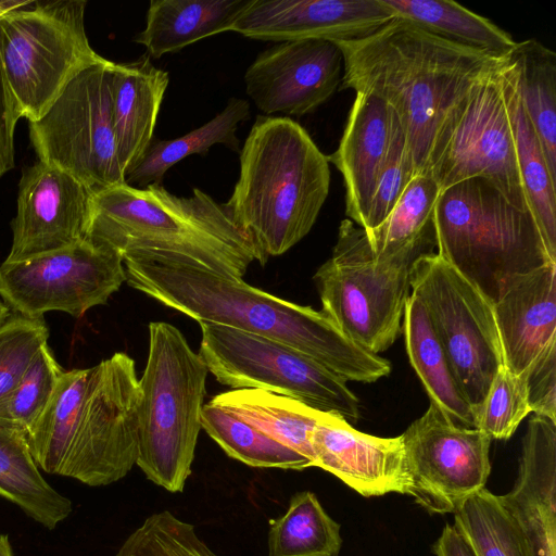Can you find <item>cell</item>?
<instances>
[{
  "label": "cell",
  "mask_w": 556,
  "mask_h": 556,
  "mask_svg": "<svg viewBox=\"0 0 556 556\" xmlns=\"http://www.w3.org/2000/svg\"><path fill=\"white\" fill-rule=\"evenodd\" d=\"M123 261L130 287L199 324H218L279 341L346 382L370 383L391 371L387 359L350 340L323 311L174 256L131 253Z\"/></svg>",
  "instance_id": "obj_1"
},
{
  "label": "cell",
  "mask_w": 556,
  "mask_h": 556,
  "mask_svg": "<svg viewBox=\"0 0 556 556\" xmlns=\"http://www.w3.org/2000/svg\"><path fill=\"white\" fill-rule=\"evenodd\" d=\"M334 43L343 55L342 89L374 96L394 112L414 176L428 175L446 119L473 84L504 58L448 41L399 17L366 38Z\"/></svg>",
  "instance_id": "obj_2"
},
{
  "label": "cell",
  "mask_w": 556,
  "mask_h": 556,
  "mask_svg": "<svg viewBox=\"0 0 556 556\" xmlns=\"http://www.w3.org/2000/svg\"><path fill=\"white\" fill-rule=\"evenodd\" d=\"M86 238L131 253L174 256L225 276L242 278L260 256L225 203L195 188L177 197L161 184H127L93 192Z\"/></svg>",
  "instance_id": "obj_3"
},
{
  "label": "cell",
  "mask_w": 556,
  "mask_h": 556,
  "mask_svg": "<svg viewBox=\"0 0 556 556\" xmlns=\"http://www.w3.org/2000/svg\"><path fill=\"white\" fill-rule=\"evenodd\" d=\"M239 153V179L225 204L263 265L311 231L329 193V162L287 116H257Z\"/></svg>",
  "instance_id": "obj_4"
},
{
  "label": "cell",
  "mask_w": 556,
  "mask_h": 556,
  "mask_svg": "<svg viewBox=\"0 0 556 556\" xmlns=\"http://www.w3.org/2000/svg\"><path fill=\"white\" fill-rule=\"evenodd\" d=\"M437 254L492 304L511 280L553 262L529 210L473 177L441 190L434 205Z\"/></svg>",
  "instance_id": "obj_5"
},
{
  "label": "cell",
  "mask_w": 556,
  "mask_h": 556,
  "mask_svg": "<svg viewBox=\"0 0 556 556\" xmlns=\"http://www.w3.org/2000/svg\"><path fill=\"white\" fill-rule=\"evenodd\" d=\"M147 364L139 379L136 465L169 492H182L191 473L208 369L175 326L149 324Z\"/></svg>",
  "instance_id": "obj_6"
},
{
  "label": "cell",
  "mask_w": 556,
  "mask_h": 556,
  "mask_svg": "<svg viewBox=\"0 0 556 556\" xmlns=\"http://www.w3.org/2000/svg\"><path fill=\"white\" fill-rule=\"evenodd\" d=\"M429 250L413 247L376 258L365 230L343 219L331 257L314 276L321 311L364 350L386 351L402 329L412 264Z\"/></svg>",
  "instance_id": "obj_7"
},
{
  "label": "cell",
  "mask_w": 556,
  "mask_h": 556,
  "mask_svg": "<svg viewBox=\"0 0 556 556\" xmlns=\"http://www.w3.org/2000/svg\"><path fill=\"white\" fill-rule=\"evenodd\" d=\"M85 0L33 1L0 17V56L21 118L39 119L81 71L106 59L90 46Z\"/></svg>",
  "instance_id": "obj_8"
},
{
  "label": "cell",
  "mask_w": 556,
  "mask_h": 556,
  "mask_svg": "<svg viewBox=\"0 0 556 556\" xmlns=\"http://www.w3.org/2000/svg\"><path fill=\"white\" fill-rule=\"evenodd\" d=\"M199 354L216 380L233 389H260L300 401L348 422L359 418V401L346 381L308 355L240 329L200 323Z\"/></svg>",
  "instance_id": "obj_9"
},
{
  "label": "cell",
  "mask_w": 556,
  "mask_h": 556,
  "mask_svg": "<svg viewBox=\"0 0 556 556\" xmlns=\"http://www.w3.org/2000/svg\"><path fill=\"white\" fill-rule=\"evenodd\" d=\"M114 65L105 60L81 71L39 119L28 123L38 160L92 193L126 184L113 127Z\"/></svg>",
  "instance_id": "obj_10"
},
{
  "label": "cell",
  "mask_w": 556,
  "mask_h": 556,
  "mask_svg": "<svg viewBox=\"0 0 556 556\" xmlns=\"http://www.w3.org/2000/svg\"><path fill=\"white\" fill-rule=\"evenodd\" d=\"M410 293L424 305L472 413L504 366L493 304L437 253L420 254Z\"/></svg>",
  "instance_id": "obj_11"
},
{
  "label": "cell",
  "mask_w": 556,
  "mask_h": 556,
  "mask_svg": "<svg viewBox=\"0 0 556 556\" xmlns=\"http://www.w3.org/2000/svg\"><path fill=\"white\" fill-rule=\"evenodd\" d=\"M498 65L473 84L435 140L428 175L440 191L480 177L520 210H529L519 174Z\"/></svg>",
  "instance_id": "obj_12"
},
{
  "label": "cell",
  "mask_w": 556,
  "mask_h": 556,
  "mask_svg": "<svg viewBox=\"0 0 556 556\" xmlns=\"http://www.w3.org/2000/svg\"><path fill=\"white\" fill-rule=\"evenodd\" d=\"M140 389L134 359L124 352L89 367L83 404L60 476L90 486L116 482L139 452Z\"/></svg>",
  "instance_id": "obj_13"
},
{
  "label": "cell",
  "mask_w": 556,
  "mask_h": 556,
  "mask_svg": "<svg viewBox=\"0 0 556 556\" xmlns=\"http://www.w3.org/2000/svg\"><path fill=\"white\" fill-rule=\"evenodd\" d=\"M294 399L260 389H233L204 404L202 429L230 456L258 468L314 467L309 435L325 416Z\"/></svg>",
  "instance_id": "obj_14"
},
{
  "label": "cell",
  "mask_w": 556,
  "mask_h": 556,
  "mask_svg": "<svg viewBox=\"0 0 556 556\" xmlns=\"http://www.w3.org/2000/svg\"><path fill=\"white\" fill-rule=\"evenodd\" d=\"M127 280L123 256L88 238L61 250L0 265V299L10 312L41 318L60 311L80 318L106 304Z\"/></svg>",
  "instance_id": "obj_15"
},
{
  "label": "cell",
  "mask_w": 556,
  "mask_h": 556,
  "mask_svg": "<svg viewBox=\"0 0 556 556\" xmlns=\"http://www.w3.org/2000/svg\"><path fill=\"white\" fill-rule=\"evenodd\" d=\"M410 478L407 495L433 514L455 513L485 488L491 472V439L455 422L430 402L402 434Z\"/></svg>",
  "instance_id": "obj_16"
},
{
  "label": "cell",
  "mask_w": 556,
  "mask_h": 556,
  "mask_svg": "<svg viewBox=\"0 0 556 556\" xmlns=\"http://www.w3.org/2000/svg\"><path fill=\"white\" fill-rule=\"evenodd\" d=\"M343 55L331 41H281L262 51L244 75L245 91L267 114L303 116L325 103L338 89Z\"/></svg>",
  "instance_id": "obj_17"
},
{
  "label": "cell",
  "mask_w": 556,
  "mask_h": 556,
  "mask_svg": "<svg viewBox=\"0 0 556 556\" xmlns=\"http://www.w3.org/2000/svg\"><path fill=\"white\" fill-rule=\"evenodd\" d=\"M91 195L83 182L56 166L38 160L25 168L4 262L24 261L85 239Z\"/></svg>",
  "instance_id": "obj_18"
},
{
  "label": "cell",
  "mask_w": 556,
  "mask_h": 556,
  "mask_svg": "<svg viewBox=\"0 0 556 556\" xmlns=\"http://www.w3.org/2000/svg\"><path fill=\"white\" fill-rule=\"evenodd\" d=\"M393 18L382 0H253L231 31L275 42H334L366 38Z\"/></svg>",
  "instance_id": "obj_19"
},
{
  "label": "cell",
  "mask_w": 556,
  "mask_h": 556,
  "mask_svg": "<svg viewBox=\"0 0 556 556\" xmlns=\"http://www.w3.org/2000/svg\"><path fill=\"white\" fill-rule=\"evenodd\" d=\"M314 467L343 481L362 496L407 494L410 478L402 434L379 438L353 428L340 415L326 413L309 435Z\"/></svg>",
  "instance_id": "obj_20"
},
{
  "label": "cell",
  "mask_w": 556,
  "mask_h": 556,
  "mask_svg": "<svg viewBox=\"0 0 556 556\" xmlns=\"http://www.w3.org/2000/svg\"><path fill=\"white\" fill-rule=\"evenodd\" d=\"M498 498L532 556H556V422L534 415L522 439L513 489Z\"/></svg>",
  "instance_id": "obj_21"
},
{
  "label": "cell",
  "mask_w": 556,
  "mask_h": 556,
  "mask_svg": "<svg viewBox=\"0 0 556 556\" xmlns=\"http://www.w3.org/2000/svg\"><path fill=\"white\" fill-rule=\"evenodd\" d=\"M493 312L504 366L520 375L556 339V263L515 277Z\"/></svg>",
  "instance_id": "obj_22"
},
{
  "label": "cell",
  "mask_w": 556,
  "mask_h": 556,
  "mask_svg": "<svg viewBox=\"0 0 556 556\" xmlns=\"http://www.w3.org/2000/svg\"><path fill=\"white\" fill-rule=\"evenodd\" d=\"M392 132V111L380 99L356 92L337 150L327 155L341 173L345 188V214L361 228L379 175L386 163Z\"/></svg>",
  "instance_id": "obj_23"
},
{
  "label": "cell",
  "mask_w": 556,
  "mask_h": 556,
  "mask_svg": "<svg viewBox=\"0 0 556 556\" xmlns=\"http://www.w3.org/2000/svg\"><path fill=\"white\" fill-rule=\"evenodd\" d=\"M168 73L155 67L148 53L113 71V127L124 176L139 162L150 142Z\"/></svg>",
  "instance_id": "obj_24"
},
{
  "label": "cell",
  "mask_w": 556,
  "mask_h": 556,
  "mask_svg": "<svg viewBox=\"0 0 556 556\" xmlns=\"http://www.w3.org/2000/svg\"><path fill=\"white\" fill-rule=\"evenodd\" d=\"M253 0H152L146 27L134 41L150 58L178 52L203 38L232 29Z\"/></svg>",
  "instance_id": "obj_25"
},
{
  "label": "cell",
  "mask_w": 556,
  "mask_h": 556,
  "mask_svg": "<svg viewBox=\"0 0 556 556\" xmlns=\"http://www.w3.org/2000/svg\"><path fill=\"white\" fill-rule=\"evenodd\" d=\"M500 79L527 205L551 260L556 262V180L549 173L538 135L522 106L506 55L501 64Z\"/></svg>",
  "instance_id": "obj_26"
},
{
  "label": "cell",
  "mask_w": 556,
  "mask_h": 556,
  "mask_svg": "<svg viewBox=\"0 0 556 556\" xmlns=\"http://www.w3.org/2000/svg\"><path fill=\"white\" fill-rule=\"evenodd\" d=\"M0 496L52 530L72 513L71 501L42 477L20 428L0 420Z\"/></svg>",
  "instance_id": "obj_27"
},
{
  "label": "cell",
  "mask_w": 556,
  "mask_h": 556,
  "mask_svg": "<svg viewBox=\"0 0 556 556\" xmlns=\"http://www.w3.org/2000/svg\"><path fill=\"white\" fill-rule=\"evenodd\" d=\"M403 332L410 365L430 402L458 425L475 428L471 406L454 376L448 357L422 303L410 293L403 315Z\"/></svg>",
  "instance_id": "obj_28"
},
{
  "label": "cell",
  "mask_w": 556,
  "mask_h": 556,
  "mask_svg": "<svg viewBox=\"0 0 556 556\" xmlns=\"http://www.w3.org/2000/svg\"><path fill=\"white\" fill-rule=\"evenodd\" d=\"M522 106L556 180V53L535 39L516 42L506 54Z\"/></svg>",
  "instance_id": "obj_29"
},
{
  "label": "cell",
  "mask_w": 556,
  "mask_h": 556,
  "mask_svg": "<svg viewBox=\"0 0 556 556\" xmlns=\"http://www.w3.org/2000/svg\"><path fill=\"white\" fill-rule=\"evenodd\" d=\"M395 17L448 41L503 58L516 41L486 17L450 0H382Z\"/></svg>",
  "instance_id": "obj_30"
},
{
  "label": "cell",
  "mask_w": 556,
  "mask_h": 556,
  "mask_svg": "<svg viewBox=\"0 0 556 556\" xmlns=\"http://www.w3.org/2000/svg\"><path fill=\"white\" fill-rule=\"evenodd\" d=\"M249 115V102L231 98L213 119L187 135L168 140L153 138L136 166L125 175V182L135 188L161 184L165 173L177 162L195 153L204 155L216 143L239 152L236 130Z\"/></svg>",
  "instance_id": "obj_31"
},
{
  "label": "cell",
  "mask_w": 556,
  "mask_h": 556,
  "mask_svg": "<svg viewBox=\"0 0 556 556\" xmlns=\"http://www.w3.org/2000/svg\"><path fill=\"white\" fill-rule=\"evenodd\" d=\"M340 525L315 493H294L286 513L269 520L268 556H339Z\"/></svg>",
  "instance_id": "obj_32"
},
{
  "label": "cell",
  "mask_w": 556,
  "mask_h": 556,
  "mask_svg": "<svg viewBox=\"0 0 556 556\" xmlns=\"http://www.w3.org/2000/svg\"><path fill=\"white\" fill-rule=\"evenodd\" d=\"M89 368L64 370L47 406L27 433L33 457L47 473L60 475L83 404Z\"/></svg>",
  "instance_id": "obj_33"
},
{
  "label": "cell",
  "mask_w": 556,
  "mask_h": 556,
  "mask_svg": "<svg viewBox=\"0 0 556 556\" xmlns=\"http://www.w3.org/2000/svg\"><path fill=\"white\" fill-rule=\"evenodd\" d=\"M439 193L430 176H414L384 222L365 231L374 256L382 258L413 247L435 245L433 212Z\"/></svg>",
  "instance_id": "obj_34"
},
{
  "label": "cell",
  "mask_w": 556,
  "mask_h": 556,
  "mask_svg": "<svg viewBox=\"0 0 556 556\" xmlns=\"http://www.w3.org/2000/svg\"><path fill=\"white\" fill-rule=\"evenodd\" d=\"M457 531L477 556H532L519 527L486 488L469 496L454 513Z\"/></svg>",
  "instance_id": "obj_35"
},
{
  "label": "cell",
  "mask_w": 556,
  "mask_h": 556,
  "mask_svg": "<svg viewBox=\"0 0 556 556\" xmlns=\"http://www.w3.org/2000/svg\"><path fill=\"white\" fill-rule=\"evenodd\" d=\"M115 556H218L195 527L168 510L150 515L121 545Z\"/></svg>",
  "instance_id": "obj_36"
},
{
  "label": "cell",
  "mask_w": 556,
  "mask_h": 556,
  "mask_svg": "<svg viewBox=\"0 0 556 556\" xmlns=\"http://www.w3.org/2000/svg\"><path fill=\"white\" fill-rule=\"evenodd\" d=\"M64 370L45 344L0 409V420L27 433L50 401Z\"/></svg>",
  "instance_id": "obj_37"
},
{
  "label": "cell",
  "mask_w": 556,
  "mask_h": 556,
  "mask_svg": "<svg viewBox=\"0 0 556 556\" xmlns=\"http://www.w3.org/2000/svg\"><path fill=\"white\" fill-rule=\"evenodd\" d=\"M530 413L523 372L515 375L503 366L473 414L475 428L491 440H508Z\"/></svg>",
  "instance_id": "obj_38"
},
{
  "label": "cell",
  "mask_w": 556,
  "mask_h": 556,
  "mask_svg": "<svg viewBox=\"0 0 556 556\" xmlns=\"http://www.w3.org/2000/svg\"><path fill=\"white\" fill-rule=\"evenodd\" d=\"M48 338L42 317L28 318L11 312L0 325V409Z\"/></svg>",
  "instance_id": "obj_39"
},
{
  "label": "cell",
  "mask_w": 556,
  "mask_h": 556,
  "mask_svg": "<svg viewBox=\"0 0 556 556\" xmlns=\"http://www.w3.org/2000/svg\"><path fill=\"white\" fill-rule=\"evenodd\" d=\"M413 177L412 160L407 152L403 129L392 111L389 151L370 201L366 224L363 228L365 231L375 229L384 222Z\"/></svg>",
  "instance_id": "obj_40"
},
{
  "label": "cell",
  "mask_w": 556,
  "mask_h": 556,
  "mask_svg": "<svg viewBox=\"0 0 556 556\" xmlns=\"http://www.w3.org/2000/svg\"><path fill=\"white\" fill-rule=\"evenodd\" d=\"M531 413L556 422V339L523 371Z\"/></svg>",
  "instance_id": "obj_41"
},
{
  "label": "cell",
  "mask_w": 556,
  "mask_h": 556,
  "mask_svg": "<svg viewBox=\"0 0 556 556\" xmlns=\"http://www.w3.org/2000/svg\"><path fill=\"white\" fill-rule=\"evenodd\" d=\"M31 2L0 0V17ZM20 118L0 56V176L14 167V130Z\"/></svg>",
  "instance_id": "obj_42"
},
{
  "label": "cell",
  "mask_w": 556,
  "mask_h": 556,
  "mask_svg": "<svg viewBox=\"0 0 556 556\" xmlns=\"http://www.w3.org/2000/svg\"><path fill=\"white\" fill-rule=\"evenodd\" d=\"M435 556H477L453 525L446 523L432 546Z\"/></svg>",
  "instance_id": "obj_43"
},
{
  "label": "cell",
  "mask_w": 556,
  "mask_h": 556,
  "mask_svg": "<svg viewBox=\"0 0 556 556\" xmlns=\"http://www.w3.org/2000/svg\"><path fill=\"white\" fill-rule=\"evenodd\" d=\"M0 556H13L9 536L0 534Z\"/></svg>",
  "instance_id": "obj_44"
},
{
  "label": "cell",
  "mask_w": 556,
  "mask_h": 556,
  "mask_svg": "<svg viewBox=\"0 0 556 556\" xmlns=\"http://www.w3.org/2000/svg\"><path fill=\"white\" fill-rule=\"evenodd\" d=\"M10 314L11 312L9 307L0 299V325L9 317Z\"/></svg>",
  "instance_id": "obj_45"
}]
</instances>
